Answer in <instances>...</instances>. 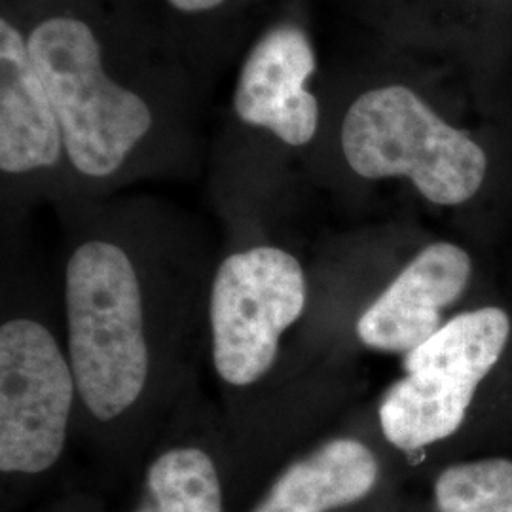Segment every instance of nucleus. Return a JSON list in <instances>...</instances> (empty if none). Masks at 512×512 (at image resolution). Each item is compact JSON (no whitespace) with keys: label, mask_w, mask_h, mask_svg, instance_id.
<instances>
[{"label":"nucleus","mask_w":512,"mask_h":512,"mask_svg":"<svg viewBox=\"0 0 512 512\" xmlns=\"http://www.w3.org/2000/svg\"><path fill=\"white\" fill-rule=\"evenodd\" d=\"M315 54L296 25L264 33L239 71L234 110L239 120L266 129L289 147H306L319 128V101L308 90Z\"/></svg>","instance_id":"0eeeda50"},{"label":"nucleus","mask_w":512,"mask_h":512,"mask_svg":"<svg viewBox=\"0 0 512 512\" xmlns=\"http://www.w3.org/2000/svg\"><path fill=\"white\" fill-rule=\"evenodd\" d=\"M65 310L78 397L95 420H116L141 399L150 372L143 289L118 243L90 239L76 247Z\"/></svg>","instance_id":"f257e3e1"},{"label":"nucleus","mask_w":512,"mask_h":512,"mask_svg":"<svg viewBox=\"0 0 512 512\" xmlns=\"http://www.w3.org/2000/svg\"><path fill=\"white\" fill-rule=\"evenodd\" d=\"M71 361L42 323L18 317L0 329V473L38 476L63 456L74 397Z\"/></svg>","instance_id":"423d86ee"},{"label":"nucleus","mask_w":512,"mask_h":512,"mask_svg":"<svg viewBox=\"0 0 512 512\" xmlns=\"http://www.w3.org/2000/svg\"><path fill=\"white\" fill-rule=\"evenodd\" d=\"M380 482L376 454L357 439H332L289 463L249 512H336L365 501Z\"/></svg>","instance_id":"9d476101"},{"label":"nucleus","mask_w":512,"mask_h":512,"mask_svg":"<svg viewBox=\"0 0 512 512\" xmlns=\"http://www.w3.org/2000/svg\"><path fill=\"white\" fill-rule=\"evenodd\" d=\"M131 512H226L219 463L194 444H179L152 459Z\"/></svg>","instance_id":"9b49d317"},{"label":"nucleus","mask_w":512,"mask_h":512,"mask_svg":"<svg viewBox=\"0 0 512 512\" xmlns=\"http://www.w3.org/2000/svg\"><path fill=\"white\" fill-rule=\"evenodd\" d=\"M65 152L63 131L25 31L6 14L0 18V169L25 175L54 167Z\"/></svg>","instance_id":"1a4fd4ad"},{"label":"nucleus","mask_w":512,"mask_h":512,"mask_svg":"<svg viewBox=\"0 0 512 512\" xmlns=\"http://www.w3.org/2000/svg\"><path fill=\"white\" fill-rule=\"evenodd\" d=\"M439 512H512V461L478 459L450 465L435 482Z\"/></svg>","instance_id":"f8f14e48"},{"label":"nucleus","mask_w":512,"mask_h":512,"mask_svg":"<svg viewBox=\"0 0 512 512\" xmlns=\"http://www.w3.org/2000/svg\"><path fill=\"white\" fill-rule=\"evenodd\" d=\"M25 37L52 97L69 162L88 179H109L152 129L147 99L110 73L103 42L82 16L52 12Z\"/></svg>","instance_id":"f03ea898"},{"label":"nucleus","mask_w":512,"mask_h":512,"mask_svg":"<svg viewBox=\"0 0 512 512\" xmlns=\"http://www.w3.org/2000/svg\"><path fill=\"white\" fill-rule=\"evenodd\" d=\"M471 256L450 241L421 249L357 321L366 348L410 353L444 325L442 313L465 293Z\"/></svg>","instance_id":"6e6552de"},{"label":"nucleus","mask_w":512,"mask_h":512,"mask_svg":"<svg viewBox=\"0 0 512 512\" xmlns=\"http://www.w3.org/2000/svg\"><path fill=\"white\" fill-rule=\"evenodd\" d=\"M171 8L183 14H207L220 8L226 0H167Z\"/></svg>","instance_id":"ddd939ff"},{"label":"nucleus","mask_w":512,"mask_h":512,"mask_svg":"<svg viewBox=\"0 0 512 512\" xmlns=\"http://www.w3.org/2000/svg\"><path fill=\"white\" fill-rule=\"evenodd\" d=\"M340 141L359 177H404L425 200L446 207L469 202L488 171L484 148L401 84L361 93L344 116Z\"/></svg>","instance_id":"7ed1b4c3"},{"label":"nucleus","mask_w":512,"mask_h":512,"mask_svg":"<svg viewBox=\"0 0 512 512\" xmlns=\"http://www.w3.org/2000/svg\"><path fill=\"white\" fill-rule=\"evenodd\" d=\"M511 336L507 311L486 306L446 321L420 348L404 355V376L380 404L385 440L418 452L452 437L476 389L494 370Z\"/></svg>","instance_id":"20e7f679"},{"label":"nucleus","mask_w":512,"mask_h":512,"mask_svg":"<svg viewBox=\"0 0 512 512\" xmlns=\"http://www.w3.org/2000/svg\"><path fill=\"white\" fill-rule=\"evenodd\" d=\"M306 275L296 256L258 245L224 258L211 287L213 363L226 384L247 387L274 366L279 342L304 313Z\"/></svg>","instance_id":"39448f33"}]
</instances>
